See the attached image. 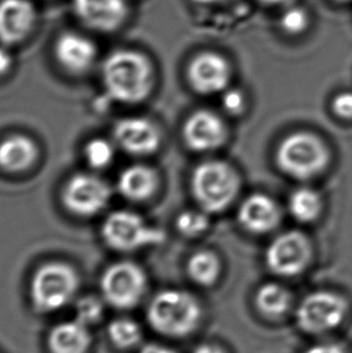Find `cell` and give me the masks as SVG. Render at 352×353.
Segmentation results:
<instances>
[{
	"instance_id": "obj_15",
	"label": "cell",
	"mask_w": 352,
	"mask_h": 353,
	"mask_svg": "<svg viewBox=\"0 0 352 353\" xmlns=\"http://www.w3.org/2000/svg\"><path fill=\"white\" fill-rule=\"evenodd\" d=\"M95 43L82 34L66 32L55 43V57L59 65L75 75L88 72L97 59Z\"/></svg>"
},
{
	"instance_id": "obj_24",
	"label": "cell",
	"mask_w": 352,
	"mask_h": 353,
	"mask_svg": "<svg viewBox=\"0 0 352 353\" xmlns=\"http://www.w3.org/2000/svg\"><path fill=\"white\" fill-rule=\"evenodd\" d=\"M108 336L111 343L119 349H133L143 339L140 325L127 317L116 319L108 327Z\"/></svg>"
},
{
	"instance_id": "obj_19",
	"label": "cell",
	"mask_w": 352,
	"mask_h": 353,
	"mask_svg": "<svg viewBox=\"0 0 352 353\" xmlns=\"http://www.w3.org/2000/svg\"><path fill=\"white\" fill-rule=\"evenodd\" d=\"M39 151L37 143L22 134L0 140V169L6 172H22L33 165Z\"/></svg>"
},
{
	"instance_id": "obj_32",
	"label": "cell",
	"mask_w": 352,
	"mask_h": 353,
	"mask_svg": "<svg viewBox=\"0 0 352 353\" xmlns=\"http://www.w3.org/2000/svg\"><path fill=\"white\" fill-rule=\"evenodd\" d=\"M12 54L6 45L0 43V75H4L12 67Z\"/></svg>"
},
{
	"instance_id": "obj_18",
	"label": "cell",
	"mask_w": 352,
	"mask_h": 353,
	"mask_svg": "<svg viewBox=\"0 0 352 353\" xmlns=\"http://www.w3.org/2000/svg\"><path fill=\"white\" fill-rule=\"evenodd\" d=\"M157 172L144 164H134L124 169L117 177V191L130 201H148L158 188Z\"/></svg>"
},
{
	"instance_id": "obj_20",
	"label": "cell",
	"mask_w": 352,
	"mask_h": 353,
	"mask_svg": "<svg viewBox=\"0 0 352 353\" xmlns=\"http://www.w3.org/2000/svg\"><path fill=\"white\" fill-rule=\"evenodd\" d=\"M48 346L51 353H87L90 335L87 325L79 321H68L55 325L48 333Z\"/></svg>"
},
{
	"instance_id": "obj_14",
	"label": "cell",
	"mask_w": 352,
	"mask_h": 353,
	"mask_svg": "<svg viewBox=\"0 0 352 353\" xmlns=\"http://www.w3.org/2000/svg\"><path fill=\"white\" fill-rule=\"evenodd\" d=\"M182 133L186 145L198 152L219 148L227 137L224 121L214 112L206 110L192 114L186 121Z\"/></svg>"
},
{
	"instance_id": "obj_34",
	"label": "cell",
	"mask_w": 352,
	"mask_h": 353,
	"mask_svg": "<svg viewBox=\"0 0 352 353\" xmlns=\"http://www.w3.org/2000/svg\"><path fill=\"white\" fill-rule=\"evenodd\" d=\"M192 353H228L219 345L213 343H205V344L197 346Z\"/></svg>"
},
{
	"instance_id": "obj_28",
	"label": "cell",
	"mask_w": 352,
	"mask_h": 353,
	"mask_svg": "<svg viewBox=\"0 0 352 353\" xmlns=\"http://www.w3.org/2000/svg\"><path fill=\"white\" fill-rule=\"evenodd\" d=\"M104 316V301L97 296H85L77 304V320L82 325L98 323Z\"/></svg>"
},
{
	"instance_id": "obj_23",
	"label": "cell",
	"mask_w": 352,
	"mask_h": 353,
	"mask_svg": "<svg viewBox=\"0 0 352 353\" xmlns=\"http://www.w3.org/2000/svg\"><path fill=\"white\" fill-rule=\"evenodd\" d=\"M187 272L197 285L211 286L219 279V258L208 251L195 253L188 261Z\"/></svg>"
},
{
	"instance_id": "obj_5",
	"label": "cell",
	"mask_w": 352,
	"mask_h": 353,
	"mask_svg": "<svg viewBox=\"0 0 352 353\" xmlns=\"http://www.w3.org/2000/svg\"><path fill=\"white\" fill-rule=\"evenodd\" d=\"M329 150L317 137L298 132L281 141L276 163L286 175L297 180H309L324 172L329 163Z\"/></svg>"
},
{
	"instance_id": "obj_22",
	"label": "cell",
	"mask_w": 352,
	"mask_h": 353,
	"mask_svg": "<svg viewBox=\"0 0 352 353\" xmlns=\"http://www.w3.org/2000/svg\"><path fill=\"white\" fill-rule=\"evenodd\" d=\"M289 210L292 217L300 222H313L322 210L321 196L317 192L308 187L298 188L290 196Z\"/></svg>"
},
{
	"instance_id": "obj_9",
	"label": "cell",
	"mask_w": 352,
	"mask_h": 353,
	"mask_svg": "<svg viewBox=\"0 0 352 353\" xmlns=\"http://www.w3.org/2000/svg\"><path fill=\"white\" fill-rule=\"evenodd\" d=\"M113 191L104 179L92 172H79L63 187V205L77 217H93L109 205Z\"/></svg>"
},
{
	"instance_id": "obj_8",
	"label": "cell",
	"mask_w": 352,
	"mask_h": 353,
	"mask_svg": "<svg viewBox=\"0 0 352 353\" xmlns=\"http://www.w3.org/2000/svg\"><path fill=\"white\" fill-rule=\"evenodd\" d=\"M348 311V303L343 296L333 292H314L300 301L295 322L305 334H327L343 325Z\"/></svg>"
},
{
	"instance_id": "obj_1",
	"label": "cell",
	"mask_w": 352,
	"mask_h": 353,
	"mask_svg": "<svg viewBox=\"0 0 352 353\" xmlns=\"http://www.w3.org/2000/svg\"><path fill=\"white\" fill-rule=\"evenodd\" d=\"M101 80L110 99L137 104L148 98L153 82L151 62L134 50H117L105 58Z\"/></svg>"
},
{
	"instance_id": "obj_36",
	"label": "cell",
	"mask_w": 352,
	"mask_h": 353,
	"mask_svg": "<svg viewBox=\"0 0 352 353\" xmlns=\"http://www.w3.org/2000/svg\"><path fill=\"white\" fill-rule=\"evenodd\" d=\"M195 1H198L200 4H208V3H211V1H215V0H195Z\"/></svg>"
},
{
	"instance_id": "obj_11",
	"label": "cell",
	"mask_w": 352,
	"mask_h": 353,
	"mask_svg": "<svg viewBox=\"0 0 352 353\" xmlns=\"http://www.w3.org/2000/svg\"><path fill=\"white\" fill-rule=\"evenodd\" d=\"M114 143L124 152L135 157H145L157 151L161 134L157 125L145 117H124L115 123Z\"/></svg>"
},
{
	"instance_id": "obj_33",
	"label": "cell",
	"mask_w": 352,
	"mask_h": 353,
	"mask_svg": "<svg viewBox=\"0 0 352 353\" xmlns=\"http://www.w3.org/2000/svg\"><path fill=\"white\" fill-rule=\"evenodd\" d=\"M139 353H177L175 350L172 347H168L166 345L156 344V343H151V344L144 345L140 352Z\"/></svg>"
},
{
	"instance_id": "obj_4",
	"label": "cell",
	"mask_w": 352,
	"mask_h": 353,
	"mask_svg": "<svg viewBox=\"0 0 352 353\" xmlns=\"http://www.w3.org/2000/svg\"><path fill=\"white\" fill-rule=\"evenodd\" d=\"M190 187L202 210L221 212L233 203L238 194L239 177L227 163L209 161L195 168Z\"/></svg>"
},
{
	"instance_id": "obj_37",
	"label": "cell",
	"mask_w": 352,
	"mask_h": 353,
	"mask_svg": "<svg viewBox=\"0 0 352 353\" xmlns=\"http://www.w3.org/2000/svg\"><path fill=\"white\" fill-rule=\"evenodd\" d=\"M334 3H338V4H344V3H348L350 0H332Z\"/></svg>"
},
{
	"instance_id": "obj_17",
	"label": "cell",
	"mask_w": 352,
	"mask_h": 353,
	"mask_svg": "<svg viewBox=\"0 0 352 353\" xmlns=\"http://www.w3.org/2000/svg\"><path fill=\"white\" fill-rule=\"evenodd\" d=\"M238 220L240 225L251 233H269L280 223V208L271 196L253 194L248 196L239 208Z\"/></svg>"
},
{
	"instance_id": "obj_7",
	"label": "cell",
	"mask_w": 352,
	"mask_h": 353,
	"mask_svg": "<svg viewBox=\"0 0 352 353\" xmlns=\"http://www.w3.org/2000/svg\"><path fill=\"white\" fill-rule=\"evenodd\" d=\"M148 277L138 264L121 261L105 269L100 277L103 301L119 310H129L145 296Z\"/></svg>"
},
{
	"instance_id": "obj_31",
	"label": "cell",
	"mask_w": 352,
	"mask_h": 353,
	"mask_svg": "<svg viewBox=\"0 0 352 353\" xmlns=\"http://www.w3.org/2000/svg\"><path fill=\"white\" fill-rule=\"evenodd\" d=\"M303 353H349L346 347L337 341H326L313 345Z\"/></svg>"
},
{
	"instance_id": "obj_21",
	"label": "cell",
	"mask_w": 352,
	"mask_h": 353,
	"mask_svg": "<svg viewBox=\"0 0 352 353\" xmlns=\"http://www.w3.org/2000/svg\"><path fill=\"white\" fill-rule=\"evenodd\" d=\"M255 304L257 310L268 319H279L290 310L292 296L285 287L269 282L258 288Z\"/></svg>"
},
{
	"instance_id": "obj_26",
	"label": "cell",
	"mask_w": 352,
	"mask_h": 353,
	"mask_svg": "<svg viewBox=\"0 0 352 353\" xmlns=\"http://www.w3.org/2000/svg\"><path fill=\"white\" fill-rule=\"evenodd\" d=\"M176 227L185 236H199L209 227V219L205 211L187 210L181 212L176 220Z\"/></svg>"
},
{
	"instance_id": "obj_12",
	"label": "cell",
	"mask_w": 352,
	"mask_h": 353,
	"mask_svg": "<svg viewBox=\"0 0 352 353\" xmlns=\"http://www.w3.org/2000/svg\"><path fill=\"white\" fill-rule=\"evenodd\" d=\"M187 77L195 92L215 94L224 91L228 85L231 67L219 53L202 52L190 61Z\"/></svg>"
},
{
	"instance_id": "obj_2",
	"label": "cell",
	"mask_w": 352,
	"mask_h": 353,
	"mask_svg": "<svg viewBox=\"0 0 352 353\" xmlns=\"http://www.w3.org/2000/svg\"><path fill=\"white\" fill-rule=\"evenodd\" d=\"M203 316L199 301L180 290L159 292L150 301L146 312L148 325L158 334L181 339L198 330Z\"/></svg>"
},
{
	"instance_id": "obj_16",
	"label": "cell",
	"mask_w": 352,
	"mask_h": 353,
	"mask_svg": "<svg viewBox=\"0 0 352 353\" xmlns=\"http://www.w3.org/2000/svg\"><path fill=\"white\" fill-rule=\"evenodd\" d=\"M37 21L29 0H0V43L10 46L23 41Z\"/></svg>"
},
{
	"instance_id": "obj_27",
	"label": "cell",
	"mask_w": 352,
	"mask_h": 353,
	"mask_svg": "<svg viewBox=\"0 0 352 353\" xmlns=\"http://www.w3.org/2000/svg\"><path fill=\"white\" fill-rule=\"evenodd\" d=\"M310 24L309 14L300 6H292L285 10L280 17V27L289 35H300L304 33Z\"/></svg>"
},
{
	"instance_id": "obj_6",
	"label": "cell",
	"mask_w": 352,
	"mask_h": 353,
	"mask_svg": "<svg viewBox=\"0 0 352 353\" xmlns=\"http://www.w3.org/2000/svg\"><path fill=\"white\" fill-rule=\"evenodd\" d=\"M101 238L111 250L134 252L164 238L161 230L148 225L143 216L130 210H116L105 217L100 228Z\"/></svg>"
},
{
	"instance_id": "obj_13",
	"label": "cell",
	"mask_w": 352,
	"mask_h": 353,
	"mask_svg": "<svg viewBox=\"0 0 352 353\" xmlns=\"http://www.w3.org/2000/svg\"><path fill=\"white\" fill-rule=\"evenodd\" d=\"M77 19L88 28L110 33L119 29L128 16L126 0H72Z\"/></svg>"
},
{
	"instance_id": "obj_29",
	"label": "cell",
	"mask_w": 352,
	"mask_h": 353,
	"mask_svg": "<svg viewBox=\"0 0 352 353\" xmlns=\"http://www.w3.org/2000/svg\"><path fill=\"white\" fill-rule=\"evenodd\" d=\"M222 105L224 110L231 115H239L243 112L245 106V98L239 90H227L222 97Z\"/></svg>"
},
{
	"instance_id": "obj_10",
	"label": "cell",
	"mask_w": 352,
	"mask_h": 353,
	"mask_svg": "<svg viewBox=\"0 0 352 353\" xmlns=\"http://www.w3.org/2000/svg\"><path fill=\"white\" fill-rule=\"evenodd\" d=\"M311 258L309 240L300 232H286L266 248V262L280 276H295L303 272Z\"/></svg>"
},
{
	"instance_id": "obj_35",
	"label": "cell",
	"mask_w": 352,
	"mask_h": 353,
	"mask_svg": "<svg viewBox=\"0 0 352 353\" xmlns=\"http://www.w3.org/2000/svg\"><path fill=\"white\" fill-rule=\"evenodd\" d=\"M258 1L266 5H282L287 4L290 0H258Z\"/></svg>"
},
{
	"instance_id": "obj_30",
	"label": "cell",
	"mask_w": 352,
	"mask_h": 353,
	"mask_svg": "<svg viewBox=\"0 0 352 353\" xmlns=\"http://www.w3.org/2000/svg\"><path fill=\"white\" fill-rule=\"evenodd\" d=\"M334 114L340 119H352V92H342L335 96L332 103Z\"/></svg>"
},
{
	"instance_id": "obj_25",
	"label": "cell",
	"mask_w": 352,
	"mask_h": 353,
	"mask_svg": "<svg viewBox=\"0 0 352 353\" xmlns=\"http://www.w3.org/2000/svg\"><path fill=\"white\" fill-rule=\"evenodd\" d=\"M116 148V143L108 139H90L84 150L87 164L95 170L106 169L114 163Z\"/></svg>"
},
{
	"instance_id": "obj_3",
	"label": "cell",
	"mask_w": 352,
	"mask_h": 353,
	"mask_svg": "<svg viewBox=\"0 0 352 353\" xmlns=\"http://www.w3.org/2000/svg\"><path fill=\"white\" fill-rule=\"evenodd\" d=\"M80 279L68 263L48 262L39 267L30 281V299L41 312L61 310L77 296Z\"/></svg>"
}]
</instances>
